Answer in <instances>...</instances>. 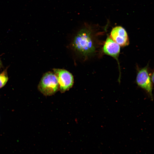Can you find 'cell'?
Wrapping results in <instances>:
<instances>
[{
	"mask_svg": "<svg viewBox=\"0 0 154 154\" xmlns=\"http://www.w3.org/2000/svg\"><path fill=\"white\" fill-rule=\"evenodd\" d=\"M93 33V27L85 23L74 38L72 45L74 49L85 56L94 54L96 48Z\"/></svg>",
	"mask_w": 154,
	"mask_h": 154,
	"instance_id": "cell-1",
	"label": "cell"
},
{
	"mask_svg": "<svg viewBox=\"0 0 154 154\" xmlns=\"http://www.w3.org/2000/svg\"><path fill=\"white\" fill-rule=\"evenodd\" d=\"M110 37L120 46H125L129 44V40L125 29L121 26H117L112 30Z\"/></svg>",
	"mask_w": 154,
	"mask_h": 154,
	"instance_id": "cell-5",
	"label": "cell"
},
{
	"mask_svg": "<svg viewBox=\"0 0 154 154\" xmlns=\"http://www.w3.org/2000/svg\"><path fill=\"white\" fill-rule=\"evenodd\" d=\"M151 81L152 83H153L154 82V73L153 72V73L151 75V77H150Z\"/></svg>",
	"mask_w": 154,
	"mask_h": 154,
	"instance_id": "cell-8",
	"label": "cell"
},
{
	"mask_svg": "<svg viewBox=\"0 0 154 154\" xmlns=\"http://www.w3.org/2000/svg\"><path fill=\"white\" fill-rule=\"evenodd\" d=\"M38 90L44 95L51 96L59 90V85L56 76L51 72L45 73L38 86Z\"/></svg>",
	"mask_w": 154,
	"mask_h": 154,
	"instance_id": "cell-2",
	"label": "cell"
},
{
	"mask_svg": "<svg viewBox=\"0 0 154 154\" xmlns=\"http://www.w3.org/2000/svg\"><path fill=\"white\" fill-rule=\"evenodd\" d=\"M136 82L140 87L145 90L153 99V85L150 77L146 66L138 70L136 78Z\"/></svg>",
	"mask_w": 154,
	"mask_h": 154,
	"instance_id": "cell-4",
	"label": "cell"
},
{
	"mask_svg": "<svg viewBox=\"0 0 154 154\" xmlns=\"http://www.w3.org/2000/svg\"><path fill=\"white\" fill-rule=\"evenodd\" d=\"M102 51L105 54L114 58L119 63L118 58L120 52V46L108 36L102 48Z\"/></svg>",
	"mask_w": 154,
	"mask_h": 154,
	"instance_id": "cell-6",
	"label": "cell"
},
{
	"mask_svg": "<svg viewBox=\"0 0 154 154\" xmlns=\"http://www.w3.org/2000/svg\"><path fill=\"white\" fill-rule=\"evenodd\" d=\"M7 68L0 73V88L4 87L8 80Z\"/></svg>",
	"mask_w": 154,
	"mask_h": 154,
	"instance_id": "cell-7",
	"label": "cell"
},
{
	"mask_svg": "<svg viewBox=\"0 0 154 154\" xmlns=\"http://www.w3.org/2000/svg\"><path fill=\"white\" fill-rule=\"evenodd\" d=\"M2 62L0 58V68L2 67Z\"/></svg>",
	"mask_w": 154,
	"mask_h": 154,
	"instance_id": "cell-9",
	"label": "cell"
},
{
	"mask_svg": "<svg viewBox=\"0 0 154 154\" xmlns=\"http://www.w3.org/2000/svg\"><path fill=\"white\" fill-rule=\"evenodd\" d=\"M54 73L57 77L59 85V90L64 93L69 90L73 86L74 82L72 74L63 69H54Z\"/></svg>",
	"mask_w": 154,
	"mask_h": 154,
	"instance_id": "cell-3",
	"label": "cell"
}]
</instances>
